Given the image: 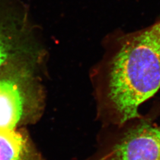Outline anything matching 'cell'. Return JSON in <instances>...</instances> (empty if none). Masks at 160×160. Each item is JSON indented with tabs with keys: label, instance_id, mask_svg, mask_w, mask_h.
Wrapping results in <instances>:
<instances>
[{
	"label": "cell",
	"instance_id": "1",
	"mask_svg": "<svg viewBox=\"0 0 160 160\" xmlns=\"http://www.w3.org/2000/svg\"><path fill=\"white\" fill-rule=\"evenodd\" d=\"M98 115L115 126L141 117L160 88V22L127 40L92 76Z\"/></svg>",
	"mask_w": 160,
	"mask_h": 160
},
{
	"label": "cell",
	"instance_id": "2",
	"mask_svg": "<svg viewBox=\"0 0 160 160\" xmlns=\"http://www.w3.org/2000/svg\"><path fill=\"white\" fill-rule=\"evenodd\" d=\"M42 64H20L0 74V131L18 129L39 119L45 106L38 75Z\"/></svg>",
	"mask_w": 160,
	"mask_h": 160
},
{
	"label": "cell",
	"instance_id": "3",
	"mask_svg": "<svg viewBox=\"0 0 160 160\" xmlns=\"http://www.w3.org/2000/svg\"><path fill=\"white\" fill-rule=\"evenodd\" d=\"M41 38L23 0H0V74L18 65L43 62L46 52Z\"/></svg>",
	"mask_w": 160,
	"mask_h": 160
},
{
	"label": "cell",
	"instance_id": "4",
	"mask_svg": "<svg viewBox=\"0 0 160 160\" xmlns=\"http://www.w3.org/2000/svg\"><path fill=\"white\" fill-rule=\"evenodd\" d=\"M116 128L96 160H160V125L139 117Z\"/></svg>",
	"mask_w": 160,
	"mask_h": 160
},
{
	"label": "cell",
	"instance_id": "5",
	"mask_svg": "<svg viewBox=\"0 0 160 160\" xmlns=\"http://www.w3.org/2000/svg\"><path fill=\"white\" fill-rule=\"evenodd\" d=\"M0 160H45L23 129L0 131Z\"/></svg>",
	"mask_w": 160,
	"mask_h": 160
}]
</instances>
